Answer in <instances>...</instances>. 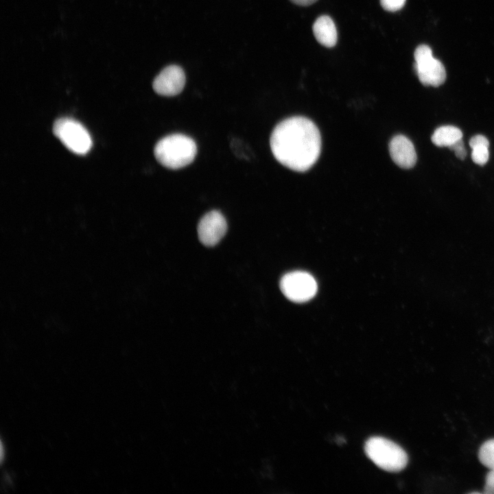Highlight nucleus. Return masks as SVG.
Wrapping results in <instances>:
<instances>
[{
	"label": "nucleus",
	"instance_id": "nucleus-1",
	"mask_svg": "<svg viewBox=\"0 0 494 494\" xmlns=\"http://www.w3.org/2000/svg\"><path fill=\"white\" fill-rule=\"evenodd\" d=\"M270 145L275 158L285 167L305 172L318 160L321 137L317 126L304 117H292L279 123L270 136Z\"/></svg>",
	"mask_w": 494,
	"mask_h": 494
},
{
	"label": "nucleus",
	"instance_id": "nucleus-2",
	"mask_svg": "<svg viewBox=\"0 0 494 494\" xmlns=\"http://www.w3.org/2000/svg\"><path fill=\"white\" fill-rule=\"evenodd\" d=\"M197 146L193 139L183 134L167 135L156 144L155 158L163 166L172 169L184 167L195 158Z\"/></svg>",
	"mask_w": 494,
	"mask_h": 494
},
{
	"label": "nucleus",
	"instance_id": "nucleus-3",
	"mask_svg": "<svg viewBox=\"0 0 494 494\" xmlns=\"http://www.w3.org/2000/svg\"><path fill=\"white\" fill-rule=\"evenodd\" d=\"M364 450L377 467L387 471H400L408 464V456L403 449L383 437L374 436L368 439Z\"/></svg>",
	"mask_w": 494,
	"mask_h": 494
},
{
	"label": "nucleus",
	"instance_id": "nucleus-4",
	"mask_svg": "<svg viewBox=\"0 0 494 494\" xmlns=\"http://www.w3.org/2000/svg\"><path fill=\"white\" fill-rule=\"evenodd\" d=\"M57 138L72 152L84 155L91 150L92 140L87 130L78 121L67 117L57 119L53 126Z\"/></svg>",
	"mask_w": 494,
	"mask_h": 494
},
{
	"label": "nucleus",
	"instance_id": "nucleus-5",
	"mask_svg": "<svg viewBox=\"0 0 494 494\" xmlns=\"http://www.w3.org/2000/svg\"><path fill=\"white\" fill-rule=\"evenodd\" d=\"M414 56L415 71L422 84L437 87L445 82V67L440 60L433 57L432 49L428 45L418 46Z\"/></svg>",
	"mask_w": 494,
	"mask_h": 494
},
{
	"label": "nucleus",
	"instance_id": "nucleus-6",
	"mask_svg": "<svg viewBox=\"0 0 494 494\" xmlns=\"http://www.w3.org/2000/svg\"><path fill=\"white\" fill-rule=\"evenodd\" d=\"M280 288L289 300L303 303L312 298L317 292V283L308 272L293 271L285 274L280 281Z\"/></svg>",
	"mask_w": 494,
	"mask_h": 494
},
{
	"label": "nucleus",
	"instance_id": "nucleus-7",
	"mask_svg": "<svg viewBox=\"0 0 494 494\" xmlns=\"http://www.w3.org/2000/svg\"><path fill=\"white\" fill-rule=\"evenodd\" d=\"M226 231V220L224 215L216 210L205 214L198 225L199 239L207 246L216 245L224 236Z\"/></svg>",
	"mask_w": 494,
	"mask_h": 494
},
{
	"label": "nucleus",
	"instance_id": "nucleus-8",
	"mask_svg": "<svg viewBox=\"0 0 494 494\" xmlns=\"http://www.w3.org/2000/svg\"><path fill=\"white\" fill-rule=\"evenodd\" d=\"M185 74L178 65L164 68L153 81V89L158 95L174 96L180 93L185 84Z\"/></svg>",
	"mask_w": 494,
	"mask_h": 494
},
{
	"label": "nucleus",
	"instance_id": "nucleus-9",
	"mask_svg": "<svg viewBox=\"0 0 494 494\" xmlns=\"http://www.w3.org/2000/svg\"><path fill=\"white\" fill-rule=\"evenodd\" d=\"M389 152L392 161L400 167L410 169L416 162V153L412 141L406 137L399 134L389 143Z\"/></svg>",
	"mask_w": 494,
	"mask_h": 494
},
{
	"label": "nucleus",
	"instance_id": "nucleus-10",
	"mask_svg": "<svg viewBox=\"0 0 494 494\" xmlns=\"http://www.w3.org/2000/svg\"><path fill=\"white\" fill-rule=\"evenodd\" d=\"M312 29L314 35L320 44L326 47L336 45L338 39L337 30L330 16L322 15L318 17Z\"/></svg>",
	"mask_w": 494,
	"mask_h": 494
},
{
	"label": "nucleus",
	"instance_id": "nucleus-11",
	"mask_svg": "<svg viewBox=\"0 0 494 494\" xmlns=\"http://www.w3.org/2000/svg\"><path fill=\"white\" fill-rule=\"evenodd\" d=\"M462 138V132L458 128L453 126H443L435 130L431 139L436 146L449 148Z\"/></svg>",
	"mask_w": 494,
	"mask_h": 494
},
{
	"label": "nucleus",
	"instance_id": "nucleus-12",
	"mask_svg": "<svg viewBox=\"0 0 494 494\" xmlns=\"http://www.w3.org/2000/svg\"><path fill=\"white\" fill-rule=\"evenodd\" d=\"M469 143L472 149V161L479 165L486 164L489 158V140L482 134H477L471 138Z\"/></svg>",
	"mask_w": 494,
	"mask_h": 494
},
{
	"label": "nucleus",
	"instance_id": "nucleus-13",
	"mask_svg": "<svg viewBox=\"0 0 494 494\" xmlns=\"http://www.w3.org/2000/svg\"><path fill=\"white\" fill-rule=\"evenodd\" d=\"M478 458L483 465L490 470H494V439L482 444L479 449Z\"/></svg>",
	"mask_w": 494,
	"mask_h": 494
},
{
	"label": "nucleus",
	"instance_id": "nucleus-14",
	"mask_svg": "<svg viewBox=\"0 0 494 494\" xmlns=\"http://www.w3.org/2000/svg\"><path fill=\"white\" fill-rule=\"evenodd\" d=\"M406 0H380L382 8L389 12H396L401 9Z\"/></svg>",
	"mask_w": 494,
	"mask_h": 494
},
{
	"label": "nucleus",
	"instance_id": "nucleus-15",
	"mask_svg": "<svg viewBox=\"0 0 494 494\" xmlns=\"http://www.w3.org/2000/svg\"><path fill=\"white\" fill-rule=\"evenodd\" d=\"M449 149L454 151L455 155L459 159L463 160L467 155V151L464 148L462 139H460L454 143L453 145L449 147Z\"/></svg>",
	"mask_w": 494,
	"mask_h": 494
},
{
	"label": "nucleus",
	"instance_id": "nucleus-16",
	"mask_svg": "<svg viewBox=\"0 0 494 494\" xmlns=\"http://www.w3.org/2000/svg\"><path fill=\"white\" fill-rule=\"evenodd\" d=\"M484 492L494 494V470H490L486 476Z\"/></svg>",
	"mask_w": 494,
	"mask_h": 494
},
{
	"label": "nucleus",
	"instance_id": "nucleus-17",
	"mask_svg": "<svg viewBox=\"0 0 494 494\" xmlns=\"http://www.w3.org/2000/svg\"><path fill=\"white\" fill-rule=\"evenodd\" d=\"M295 4L300 5H309L315 3L317 0H290Z\"/></svg>",
	"mask_w": 494,
	"mask_h": 494
}]
</instances>
